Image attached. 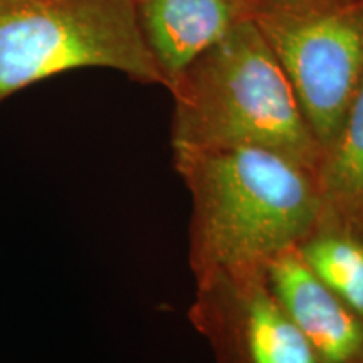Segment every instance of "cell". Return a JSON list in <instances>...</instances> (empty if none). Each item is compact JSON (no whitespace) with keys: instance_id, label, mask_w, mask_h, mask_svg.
<instances>
[{"instance_id":"cell-6","label":"cell","mask_w":363,"mask_h":363,"mask_svg":"<svg viewBox=\"0 0 363 363\" xmlns=\"http://www.w3.org/2000/svg\"><path fill=\"white\" fill-rule=\"evenodd\" d=\"M140 29L167 83L251 19L254 0H135ZM167 86V89H169Z\"/></svg>"},{"instance_id":"cell-9","label":"cell","mask_w":363,"mask_h":363,"mask_svg":"<svg viewBox=\"0 0 363 363\" xmlns=\"http://www.w3.org/2000/svg\"><path fill=\"white\" fill-rule=\"evenodd\" d=\"M298 251L311 271L363 320V244L343 234L303 240Z\"/></svg>"},{"instance_id":"cell-5","label":"cell","mask_w":363,"mask_h":363,"mask_svg":"<svg viewBox=\"0 0 363 363\" xmlns=\"http://www.w3.org/2000/svg\"><path fill=\"white\" fill-rule=\"evenodd\" d=\"M272 296L301 330L320 363H355L363 357V320L306 264L298 247L266 262Z\"/></svg>"},{"instance_id":"cell-4","label":"cell","mask_w":363,"mask_h":363,"mask_svg":"<svg viewBox=\"0 0 363 363\" xmlns=\"http://www.w3.org/2000/svg\"><path fill=\"white\" fill-rule=\"evenodd\" d=\"M251 21L325 157L363 81V0H254Z\"/></svg>"},{"instance_id":"cell-7","label":"cell","mask_w":363,"mask_h":363,"mask_svg":"<svg viewBox=\"0 0 363 363\" xmlns=\"http://www.w3.org/2000/svg\"><path fill=\"white\" fill-rule=\"evenodd\" d=\"M325 206L340 212H363V81L348 108L337 138L318 172Z\"/></svg>"},{"instance_id":"cell-1","label":"cell","mask_w":363,"mask_h":363,"mask_svg":"<svg viewBox=\"0 0 363 363\" xmlns=\"http://www.w3.org/2000/svg\"><path fill=\"white\" fill-rule=\"evenodd\" d=\"M192 190L207 271L242 272L310 238L325 203L316 175L266 148L174 147Z\"/></svg>"},{"instance_id":"cell-3","label":"cell","mask_w":363,"mask_h":363,"mask_svg":"<svg viewBox=\"0 0 363 363\" xmlns=\"http://www.w3.org/2000/svg\"><path fill=\"white\" fill-rule=\"evenodd\" d=\"M81 67L169 86L145 43L135 0H0V103Z\"/></svg>"},{"instance_id":"cell-2","label":"cell","mask_w":363,"mask_h":363,"mask_svg":"<svg viewBox=\"0 0 363 363\" xmlns=\"http://www.w3.org/2000/svg\"><path fill=\"white\" fill-rule=\"evenodd\" d=\"M174 147H257L316 175L323 150L264 35L244 21L194 59L169 86Z\"/></svg>"},{"instance_id":"cell-8","label":"cell","mask_w":363,"mask_h":363,"mask_svg":"<svg viewBox=\"0 0 363 363\" xmlns=\"http://www.w3.org/2000/svg\"><path fill=\"white\" fill-rule=\"evenodd\" d=\"M246 335L252 363H320L301 330L261 286L249 294Z\"/></svg>"}]
</instances>
